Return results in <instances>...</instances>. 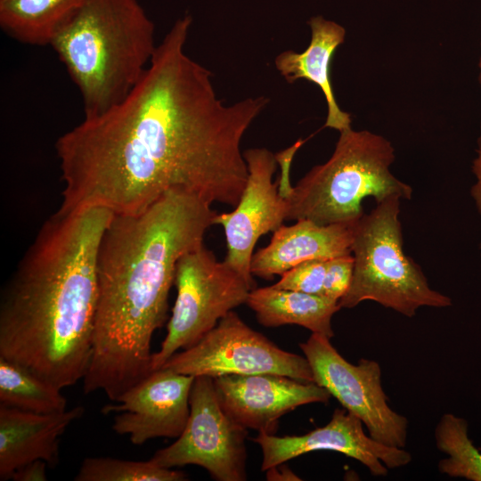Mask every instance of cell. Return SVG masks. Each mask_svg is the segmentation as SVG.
I'll return each mask as SVG.
<instances>
[{"instance_id":"12","label":"cell","mask_w":481,"mask_h":481,"mask_svg":"<svg viewBox=\"0 0 481 481\" xmlns=\"http://www.w3.org/2000/svg\"><path fill=\"white\" fill-rule=\"evenodd\" d=\"M195 377L160 368L124 393L117 404L102 407L115 413L113 431L141 445L157 437L177 438L190 415V394Z\"/></svg>"},{"instance_id":"19","label":"cell","mask_w":481,"mask_h":481,"mask_svg":"<svg viewBox=\"0 0 481 481\" xmlns=\"http://www.w3.org/2000/svg\"><path fill=\"white\" fill-rule=\"evenodd\" d=\"M86 0H0V27L22 44L49 45Z\"/></svg>"},{"instance_id":"14","label":"cell","mask_w":481,"mask_h":481,"mask_svg":"<svg viewBox=\"0 0 481 481\" xmlns=\"http://www.w3.org/2000/svg\"><path fill=\"white\" fill-rule=\"evenodd\" d=\"M213 380L218 402L231 419L271 435L281 416L301 405L327 403L331 396L314 382L281 374H229Z\"/></svg>"},{"instance_id":"8","label":"cell","mask_w":481,"mask_h":481,"mask_svg":"<svg viewBox=\"0 0 481 481\" xmlns=\"http://www.w3.org/2000/svg\"><path fill=\"white\" fill-rule=\"evenodd\" d=\"M161 368L212 379L229 374L273 373L314 382L306 356L280 348L233 311L194 346L174 354Z\"/></svg>"},{"instance_id":"26","label":"cell","mask_w":481,"mask_h":481,"mask_svg":"<svg viewBox=\"0 0 481 481\" xmlns=\"http://www.w3.org/2000/svg\"><path fill=\"white\" fill-rule=\"evenodd\" d=\"M477 155L472 162V173L475 183L471 186L470 195L474 200L478 214L481 216V147H477Z\"/></svg>"},{"instance_id":"18","label":"cell","mask_w":481,"mask_h":481,"mask_svg":"<svg viewBox=\"0 0 481 481\" xmlns=\"http://www.w3.org/2000/svg\"><path fill=\"white\" fill-rule=\"evenodd\" d=\"M245 304L265 327L296 324L329 338L334 336L332 316L341 308L338 301L322 296L273 286L251 289Z\"/></svg>"},{"instance_id":"1","label":"cell","mask_w":481,"mask_h":481,"mask_svg":"<svg viewBox=\"0 0 481 481\" xmlns=\"http://www.w3.org/2000/svg\"><path fill=\"white\" fill-rule=\"evenodd\" d=\"M192 24L189 14L175 21L123 101L57 139L59 211L135 215L171 191L238 204L249 175L241 141L269 99H219L211 71L186 53Z\"/></svg>"},{"instance_id":"3","label":"cell","mask_w":481,"mask_h":481,"mask_svg":"<svg viewBox=\"0 0 481 481\" xmlns=\"http://www.w3.org/2000/svg\"><path fill=\"white\" fill-rule=\"evenodd\" d=\"M113 214L57 211L40 228L0 298V356L57 387L86 376L98 303L97 257Z\"/></svg>"},{"instance_id":"21","label":"cell","mask_w":481,"mask_h":481,"mask_svg":"<svg viewBox=\"0 0 481 481\" xmlns=\"http://www.w3.org/2000/svg\"><path fill=\"white\" fill-rule=\"evenodd\" d=\"M435 438L438 450L448 455L438 463L441 473L481 481V452L469 437L466 420L444 414L436 427Z\"/></svg>"},{"instance_id":"17","label":"cell","mask_w":481,"mask_h":481,"mask_svg":"<svg viewBox=\"0 0 481 481\" xmlns=\"http://www.w3.org/2000/svg\"><path fill=\"white\" fill-rule=\"evenodd\" d=\"M307 24L311 38L306 49L301 53L284 51L276 56L274 64L288 83L306 79L321 89L327 105L324 127L341 132L351 127L352 118L336 100L330 63L337 48L344 43L346 31L340 24L321 15L310 18Z\"/></svg>"},{"instance_id":"23","label":"cell","mask_w":481,"mask_h":481,"mask_svg":"<svg viewBox=\"0 0 481 481\" xmlns=\"http://www.w3.org/2000/svg\"><path fill=\"white\" fill-rule=\"evenodd\" d=\"M327 260H308L300 263L281 275L274 288L322 296Z\"/></svg>"},{"instance_id":"2","label":"cell","mask_w":481,"mask_h":481,"mask_svg":"<svg viewBox=\"0 0 481 481\" xmlns=\"http://www.w3.org/2000/svg\"><path fill=\"white\" fill-rule=\"evenodd\" d=\"M171 191L144 211L113 215L98 250L93 354L83 391L116 402L153 371L151 339L167 319L179 258L204 244L218 213Z\"/></svg>"},{"instance_id":"28","label":"cell","mask_w":481,"mask_h":481,"mask_svg":"<svg viewBox=\"0 0 481 481\" xmlns=\"http://www.w3.org/2000/svg\"><path fill=\"white\" fill-rule=\"evenodd\" d=\"M480 46H481V44H480ZM478 67H479L478 80H479V84H480V86H481V54H480V58H479ZM477 147H481V117H480L479 135L477 137Z\"/></svg>"},{"instance_id":"24","label":"cell","mask_w":481,"mask_h":481,"mask_svg":"<svg viewBox=\"0 0 481 481\" xmlns=\"http://www.w3.org/2000/svg\"><path fill=\"white\" fill-rule=\"evenodd\" d=\"M353 272L352 254L328 259L322 296L338 302L351 284Z\"/></svg>"},{"instance_id":"15","label":"cell","mask_w":481,"mask_h":481,"mask_svg":"<svg viewBox=\"0 0 481 481\" xmlns=\"http://www.w3.org/2000/svg\"><path fill=\"white\" fill-rule=\"evenodd\" d=\"M85 412L76 406L55 413H37L0 404V480L37 460L53 468L59 461L60 438Z\"/></svg>"},{"instance_id":"9","label":"cell","mask_w":481,"mask_h":481,"mask_svg":"<svg viewBox=\"0 0 481 481\" xmlns=\"http://www.w3.org/2000/svg\"><path fill=\"white\" fill-rule=\"evenodd\" d=\"M248 430L220 405L210 377H195L190 394V415L183 433L150 459L172 469L197 465L216 481H245Z\"/></svg>"},{"instance_id":"6","label":"cell","mask_w":481,"mask_h":481,"mask_svg":"<svg viewBox=\"0 0 481 481\" xmlns=\"http://www.w3.org/2000/svg\"><path fill=\"white\" fill-rule=\"evenodd\" d=\"M400 201L397 196L387 198L354 225V272L338 301L341 308L371 300L412 317L422 306H452V299L433 289L420 266L404 251Z\"/></svg>"},{"instance_id":"13","label":"cell","mask_w":481,"mask_h":481,"mask_svg":"<svg viewBox=\"0 0 481 481\" xmlns=\"http://www.w3.org/2000/svg\"><path fill=\"white\" fill-rule=\"evenodd\" d=\"M363 424L345 408H337L328 424L306 434L277 436L258 432L252 440L262 451V471L322 450L338 452L357 460L375 477H385L388 469L405 466L412 461L411 453L404 448L380 444L366 435Z\"/></svg>"},{"instance_id":"16","label":"cell","mask_w":481,"mask_h":481,"mask_svg":"<svg viewBox=\"0 0 481 481\" xmlns=\"http://www.w3.org/2000/svg\"><path fill=\"white\" fill-rule=\"evenodd\" d=\"M355 224L322 225L308 219L297 220L289 226L282 224L273 232L270 243L253 254L251 273L272 280L308 260L352 254Z\"/></svg>"},{"instance_id":"27","label":"cell","mask_w":481,"mask_h":481,"mask_svg":"<svg viewBox=\"0 0 481 481\" xmlns=\"http://www.w3.org/2000/svg\"><path fill=\"white\" fill-rule=\"evenodd\" d=\"M280 467L281 469H278V466H275L266 470L267 480H301L283 463L280 464Z\"/></svg>"},{"instance_id":"10","label":"cell","mask_w":481,"mask_h":481,"mask_svg":"<svg viewBox=\"0 0 481 481\" xmlns=\"http://www.w3.org/2000/svg\"><path fill=\"white\" fill-rule=\"evenodd\" d=\"M330 339L312 333L306 341L299 344L312 369L314 382L359 418L372 439L404 448L408 420L388 405L381 386L379 364L369 359L353 364L337 351Z\"/></svg>"},{"instance_id":"11","label":"cell","mask_w":481,"mask_h":481,"mask_svg":"<svg viewBox=\"0 0 481 481\" xmlns=\"http://www.w3.org/2000/svg\"><path fill=\"white\" fill-rule=\"evenodd\" d=\"M249 175L235 208L217 214L215 224L224 228L227 251L224 262L256 288L250 265L258 239L274 232L287 220L288 204L273 182L277 167L275 154L266 148L243 152Z\"/></svg>"},{"instance_id":"29","label":"cell","mask_w":481,"mask_h":481,"mask_svg":"<svg viewBox=\"0 0 481 481\" xmlns=\"http://www.w3.org/2000/svg\"><path fill=\"white\" fill-rule=\"evenodd\" d=\"M480 249H481V245H480Z\"/></svg>"},{"instance_id":"20","label":"cell","mask_w":481,"mask_h":481,"mask_svg":"<svg viewBox=\"0 0 481 481\" xmlns=\"http://www.w3.org/2000/svg\"><path fill=\"white\" fill-rule=\"evenodd\" d=\"M0 404L37 412L67 410L61 389L25 366L0 356Z\"/></svg>"},{"instance_id":"5","label":"cell","mask_w":481,"mask_h":481,"mask_svg":"<svg viewBox=\"0 0 481 481\" xmlns=\"http://www.w3.org/2000/svg\"><path fill=\"white\" fill-rule=\"evenodd\" d=\"M395 159L394 146L380 135L352 126L339 132L330 158L281 194L287 220L355 224L364 215L366 198L376 203L391 196L411 200L412 188L390 170Z\"/></svg>"},{"instance_id":"4","label":"cell","mask_w":481,"mask_h":481,"mask_svg":"<svg viewBox=\"0 0 481 481\" xmlns=\"http://www.w3.org/2000/svg\"><path fill=\"white\" fill-rule=\"evenodd\" d=\"M157 45L155 25L138 0H86L51 44L77 87L84 117L123 101Z\"/></svg>"},{"instance_id":"7","label":"cell","mask_w":481,"mask_h":481,"mask_svg":"<svg viewBox=\"0 0 481 481\" xmlns=\"http://www.w3.org/2000/svg\"><path fill=\"white\" fill-rule=\"evenodd\" d=\"M176 298L152 371L161 368L179 349L198 343L218 322L246 303L253 288L204 244L182 256L175 267Z\"/></svg>"},{"instance_id":"25","label":"cell","mask_w":481,"mask_h":481,"mask_svg":"<svg viewBox=\"0 0 481 481\" xmlns=\"http://www.w3.org/2000/svg\"><path fill=\"white\" fill-rule=\"evenodd\" d=\"M48 464L42 460H37L17 469L11 476L13 481H45Z\"/></svg>"},{"instance_id":"22","label":"cell","mask_w":481,"mask_h":481,"mask_svg":"<svg viewBox=\"0 0 481 481\" xmlns=\"http://www.w3.org/2000/svg\"><path fill=\"white\" fill-rule=\"evenodd\" d=\"M76 481H183L187 476L159 467L150 460L136 461L111 457L85 458L74 477Z\"/></svg>"}]
</instances>
